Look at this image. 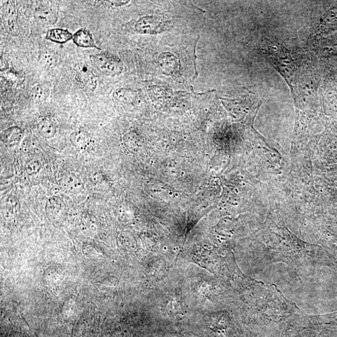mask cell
Wrapping results in <instances>:
<instances>
[{
  "mask_svg": "<svg viewBox=\"0 0 337 337\" xmlns=\"http://www.w3.org/2000/svg\"><path fill=\"white\" fill-rule=\"evenodd\" d=\"M113 96L118 102L125 105H132L137 102V92L129 88H118L113 92Z\"/></svg>",
  "mask_w": 337,
  "mask_h": 337,
  "instance_id": "obj_10",
  "label": "cell"
},
{
  "mask_svg": "<svg viewBox=\"0 0 337 337\" xmlns=\"http://www.w3.org/2000/svg\"><path fill=\"white\" fill-rule=\"evenodd\" d=\"M42 168V163L39 160L32 159L27 161L24 165V170L28 175H36Z\"/></svg>",
  "mask_w": 337,
  "mask_h": 337,
  "instance_id": "obj_17",
  "label": "cell"
},
{
  "mask_svg": "<svg viewBox=\"0 0 337 337\" xmlns=\"http://www.w3.org/2000/svg\"><path fill=\"white\" fill-rule=\"evenodd\" d=\"M81 227L84 232L92 233L96 230L97 225L90 215L86 214L81 219Z\"/></svg>",
  "mask_w": 337,
  "mask_h": 337,
  "instance_id": "obj_15",
  "label": "cell"
},
{
  "mask_svg": "<svg viewBox=\"0 0 337 337\" xmlns=\"http://www.w3.org/2000/svg\"><path fill=\"white\" fill-rule=\"evenodd\" d=\"M73 42L78 47L96 48L100 50L95 44L94 40L90 31L86 29H81L73 35Z\"/></svg>",
  "mask_w": 337,
  "mask_h": 337,
  "instance_id": "obj_8",
  "label": "cell"
},
{
  "mask_svg": "<svg viewBox=\"0 0 337 337\" xmlns=\"http://www.w3.org/2000/svg\"><path fill=\"white\" fill-rule=\"evenodd\" d=\"M24 132L17 126L11 127L4 130L2 134V141L7 145L13 147L17 146L23 141Z\"/></svg>",
  "mask_w": 337,
  "mask_h": 337,
  "instance_id": "obj_9",
  "label": "cell"
},
{
  "mask_svg": "<svg viewBox=\"0 0 337 337\" xmlns=\"http://www.w3.org/2000/svg\"><path fill=\"white\" fill-rule=\"evenodd\" d=\"M39 61L42 66L46 69H54L58 64V56L55 51L43 48L40 51Z\"/></svg>",
  "mask_w": 337,
  "mask_h": 337,
  "instance_id": "obj_11",
  "label": "cell"
},
{
  "mask_svg": "<svg viewBox=\"0 0 337 337\" xmlns=\"http://www.w3.org/2000/svg\"><path fill=\"white\" fill-rule=\"evenodd\" d=\"M34 18L37 23L43 26H53L58 20L56 12L50 8H38L34 13Z\"/></svg>",
  "mask_w": 337,
  "mask_h": 337,
  "instance_id": "obj_6",
  "label": "cell"
},
{
  "mask_svg": "<svg viewBox=\"0 0 337 337\" xmlns=\"http://www.w3.org/2000/svg\"><path fill=\"white\" fill-rule=\"evenodd\" d=\"M60 185L62 189L72 194H78L84 189L82 181L73 173H67L62 176L60 179Z\"/></svg>",
  "mask_w": 337,
  "mask_h": 337,
  "instance_id": "obj_7",
  "label": "cell"
},
{
  "mask_svg": "<svg viewBox=\"0 0 337 337\" xmlns=\"http://www.w3.org/2000/svg\"><path fill=\"white\" fill-rule=\"evenodd\" d=\"M92 64L103 74L108 77L120 75L123 66L118 58L107 53H100L90 56Z\"/></svg>",
  "mask_w": 337,
  "mask_h": 337,
  "instance_id": "obj_1",
  "label": "cell"
},
{
  "mask_svg": "<svg viewBox=\"0 0 337 337\" xmlns=\"http://www.w3.org/2000/svg\"><path fill=\"white\" fill-rule=\"evenodd\" d=\"M73 38L72 33L67 29L62 28L51 29L47 32L46 36V39L59 44H65L70 40H73Z\"/></svg>",
  "mask_w": 337,
  "mask_h": 337,
  "instance_id": "obj_12",
  "label": "cell"
},
{
  "mask_svg": "<svg viewBox=\"0 0 337 337\" xmlns=\"http://www.w3.org/2000/svg\"><path fill=\"white\" fill-rule=\"evenodd\" d=\"M3 206L8 211L11 213H16L20 208V203L19 200L13 195H8L5 198L2 202Z\"/></svg>",
  "mask_w": 337,
  "mask_h": 337,
  "instance_id": "obj_16",
  "label": "cell"
},
{
  "mask_svg": "<svg viewBox=\"0 0 337 337\" xmlns=\"http://www.w3.org/2000/svg\"><path fill=\"white\" fill-rule=\"evenodd\" d=\"M129 1H100V6L108 8H115L123 7L128 4Z\"/></svg>",
  "mask_w": 337,
  "mask_h": 337,
  "instance_id": "obj_18",
  "label": "cell"
},
{
  "mask_svg": "<svg viewBox=\"0 0 337 337\" xmlns=\"http://www.w3.org/2000/svg\"><path fill=\"white\" fill-rule=\"evenodd\" d=\"M76 79L89 90L94 91L98 84V77L86 64L81 63L75 68Z\"/></svg>",
  "mask_w": 337,
  "mask_h": 337,
  "instance_id": "obj_3",
  "label": "cell"
},
{
  "mask_svg": "<svg viewBox=\"0 0 337 337\" xmlns=\"http://www.w3.org/2000/svg\"><path fill=\"white\" fill-rule=\"evenodd\" d=\"M70 140L72 145L78 150L84 151L91 148L94 140L89 132L84 130H76L70 135Z\"/></svg>",
  "mask_w": 337,
  "mask_h": 337,
  "instance_id": "obj_5",
  "label": "cell"
},
{
  "mask_svg": "<svg viewBox=\"0 0 337 337\" xmlns=\"http://www.w3.org/2000/svg\"><path fill=\"white\" fill-rule=\"evenodd\" d=\"M32 99L37 102H44L50 95V90L48 86L43 84H37L31 89L30 91Z\"/></svg>",
  "mask_w": 337,
  "mask_h": 337,
  "instance_id": "obj_14",
  "label": "cell"
},
{
  "mask_svg": "<svg viewBox=\"0 0 337 337\" xmlns=\"http://www.w3.org/2000/svg\"><path fill=\"white\" fill-rule=\"evenodd\" d=\"M37 128L40 134L46 139L53 138L57 131L56 125L49 119H43L39 121Z\"/></svg>",
  "mask_w": 337,
  "mask_h": 337,
  "instance_id": "obj_13",
  "label": "cell"
},
{
  "mask_svg": "<svg viewBox=\"0 0 337 337\" xmlns=\"http://www.w3.org/2000/svg\"><path fill=\"white\" fill-rule=\"evenodd\" d=\"M45 209L48 218L50 221H58L63 217L66 206L60 197L53 195L46 201Z\"/></svg>",
  "mask_w": 337,
  "mask_h": 337,
  "instance_id": "obj_4",
  "label": "cell"
},
{
  "mask_svg": "<svg viewBox=\"0 0 337 337\" xmlns=\"http://www.w3.org/2000/svg\"><path fill=\"white\" fill-rule=\"evenodd\" d=\"M2 21L5 30L11 37H18L20 28L18 21V14L12 2H5L2 7Z\"/></svg>",
  "mask_w": 337,
  "mask_h": 337,
  "instance_id": "obj_2",
  "label": "cell"
}]
</instances>
